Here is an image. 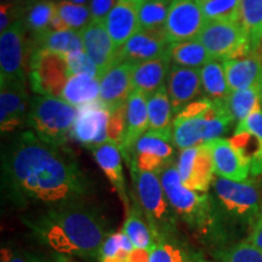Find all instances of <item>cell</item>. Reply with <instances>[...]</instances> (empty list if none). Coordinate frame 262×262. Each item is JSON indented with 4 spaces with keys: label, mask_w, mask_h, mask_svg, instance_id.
Instances as JSON below:
<instances>
[{
    "label": "cell",
    "mask_w": 262,
    "mask_h": 262,
    "mask_svg": "<svg viewBox=\"0 0 262 262\" xmlns=\"http://www.w3.org/2000/svg\"><path fill=\"white\" fill-rule=\"evenodd\" d=\"M66 60H67L71 75H89L97 79L100 77L96 63L85 50L66 55Z\"/></svg>",
    "instance_id": "43"
},
{
    "label": "cell",
    "mask_w": 262,
    "mask_h": 262,
    "mask_svg": "<svg viewBox=\"0 0 262 262\" xmlns=\"http://www.w3.org/2000/svg\"><path fill=\"white\" fill-rule=\"evenodd\" d=\"M22 220L39 243L67 257L98 261L101 247L111 234L103 216L85 201L45 208Z\"/></svg>",
    "instance_id": "2"
},
{
    "label": "cell",
    "mask_w": 262,
    "mask_h": 262,
    "mask_svg": "<svg viewBox=\"0 0 262 262\" xmlns=\"http://www.w3.org/2000/svg\"><path fill=\"white\" fill-rule=\"evenodd\" d=\"M117 0H90L89 10L94 21L104 22V19L116 5Z\"/></svg>",
    "instance_id": "44"
},
{
    "label": "cell",
    "mask_w": 262,
    "mask_h": 262,
    "mask_svg": "<svg viewBox=\"0 0 262 262\" xmlns=\"http://www.w3.org/2000/svg\"><path fill=\"white\" fill-rule=\"evenodd\" d=\"M78 110L79 113L71 131L72 139L90 149L108 142L110 111L103 106L101 100L85 104Z\"/></svg>",
    "instance_id": "13"
},
{
    "label": "cell",
    "mask_w": 262,
    "mask_h": 262,
    "mask_svg": "<svg viewBox=\"0 0 262 262\" xmlns=\"http://www.w3.org/2000/svg\"><path fill=\"white\" fill-rule=\"evenodd\" d=\"M133 66L117 62L100 79V100L108 111L126 104L134 89Z\"/></svg>",
    "instance_id": "16"
},
{
    "label": "cell",
    "mask_w": 262,
    "mask_h": 262,
    "mask_svg": "<svg viewBox=\"0 0 262 262\" xmlns=\"http://www.w3.org/2000/svg\"><path fill=\"white\" fill-rule=\"evenodd\" d=\"M57 15L60 16L68 29L81 32L91 22V14L89 8L85 5L62 0L57 3Z\"/></svg>",
    "instance_id": "40"
},
{
    "label": "cell",
    "mask_w": 262,
    "mask_h": 262,
    "mask_svg": "<svg viewBox=\"0 0 262 262\" xmlns=\"http://www.w3.org/2000/svg\"><path fill=\"white\" fill-rule=\"evenodd\" d=\"M205 24L198 0H172L165 25L166 35L170 42L193 40Z\"/></svg>",
    "instance_id": "12"
},
{
    "label": "cell",
    "mask_w": 262,
    "mask_h": 262,
    "mask_svg": "<svg viewBox=\"0 0 262 262\" xmlns=\"http://www.w3.org/2000/svg\"><path fill=\"white\" fill-rule=\"evenodd\" d=\"M209 110L198 116L187 118L175 117V119L172 120V142L179 149L183 150L206 145Z\"/></svg>",
    "instance_id": "25"
},
{
    "label": "cell",
    "mask_w": 262,
    "mask_h": 262,
    "mask_svg": "<svg viewBox=\"0 0 262 262\" xmlns=\"http://www.w3.org/2000/svg\"><path fill=\"white\" fill-rule=\"evenodd\" d=\"M235 149L250 164V173H262V110L251 113L237 124L233 136L229 139Z\"/></svg>",
    "instance_id": "14"
},
{
    "label": "cell",
    "mask_w": 262,
    "mask_h": 262,
    "mask_svg": "<svg viewBox=\"0 0 262 262\" xmlns=\"http://www.w3.org/2000/svg\"><path fill=\"white\" fill-rule=\"evenodd\" d=\"M135 203L140 206L157 242L181 241L178 215L173 211L157 172L142 171L129 165Z\"/></svg>",
    "instance_id": "5"
},
{
    "label": "cell",
    "mask_w": 262,
    "mask_h": 262,
    "mask_svg": "<svg viewBox=\"0 0 262 262\" xmlns=\"http://www.w3.org/2000/svg\"><path fill=\"white\" fill-rule=\"evenodd\" d=\"M3 187L18 206L44 208L85 201L91 182L66 148L41 141L33 131L19 134L3 155Z\"/></svg>",
    "instance_id": "1"
},
{
    "label": "cell",
    "mask_w": 262,
    "mask_h": 262,
    "mask_svg": "<svg viewBox=\"0 0 262 262\" xmlns=\"http://www.w3.org/2000/svg\"><path fill=\"white\" fill-rule=\"evenodd\" d=\"M17 9L14 4H2L0 8V32H4L14 22L18 21Z\"/></svg>",
    "instance_id": "45"
},
{
    "label": "cell",
    "mask_w": 262,
    "mask_h": 262,
    "mask_svg": "<svg viewBox=\"0 0 262 262\" xmlns=\"http://www.w3.org/2000/svg\"><path fill=\"white\" fill-rule=\"evenodd\" d=\"M97 165L102 170L108 181L116 189L120 201H122L125 212L130 211V199L127 195L125 178H124L123 164H122V152L117 145L112 142H106L102 145L95 147L91 149Z\"/></svg>",
    "instance_id": "22"
},
{
    "label": "cell",
    "mask_w": 262,
    "mask_h": 262,
    "mask_svg": "<svg viewBox=\"0 0 262 262\" xmlns=\"http://www.w3.org/2000/svg\"><path fill=\"white\" fill-rule=\"evenodd\" d=\"M169 55L175 64L187 68H196V70L212 60L206 49L195 39L171 42L169 48Z\"/></svg>",
    "instance_id": "32"
},
{
    "label": "cell",
    "mask_w": 262,
    "mask_h": 262,
    "mask_svg": "<svg viewBox=\"0 0 262 262\" xmlns=\"http://www.w3.org/2000/svg\"><path fill=\"white\" fill-rule=\"evenodd\" d=\"M231 91L262 89V58L257 52L222 60Z\"/></svg>",
    "instance_id": "19"
},
{
    "label": "cell",
    "mask_w": 262,
    "mask_h": 262,
    "mask_svg": "<svg viewBox=\"0 0 262 262\" xmlns=\"http://www.w3.org/2000/svg\"><path fill=\"white\" fill-rule=\"evenodd\" d=\"M57 14V4L51 0H39L29 6L24 24L34 37L50 29L52 18Z\"/></svg>",
    "instance_id": "36"
},
{
    "label": "cell",
    "mask_w": 262,
    "mask_h": 262,
    "mask_svg": "<svg viewBox=\"0 0 262 262\" xmlns=\"http://www.w3.org/2000/svg\"><path fill=\"white\" fill-rule=\"evenodd\" d=\"M80 33L84 41V50L96 63L100 74L98 79H101V77L117 63L118 49L108 34L104 22L91 19L90 24Z\"/></svg>",
    "instance_id": "17"
},
{
    "label": "cell",
    "mask_w": 262,
    "mask_h": 262,
    "mask_svg": "<svg viewBox=\"0 0 262 262\" xmlns=\"http://www.w3.org/2000/svg\"><path fill=\"white\" fill-rule=\"evenodd\" d=\"M211 198L216 215L228 239L249 235L262 212L261 192L257 183L254 180L237 182L217 178L212 182Z\"/></svg>",
    "instance_id": "4"
},
{
    "label": "cell",
    "mask_w": 262,
    "mask_h": 262,
    "mask_svg": "<svg viewBox=\"0 0 262 262\" xmlns=\"http://www.w3.org/2000/svg\"><path fill=\"white\" fill-rule=\"evenodd\" d=\"M147 110L149 131L172 139V107L165 85L149 95Z\"/></svg>",
    "instance_id": "27"
},
{
    "label": "cell",
    "mask_w": 262,
    "mask_h": 262,
    "mask_svg": "<svg viewBox=\"0 0 262 262\" xmlns=\"http://www.w3.org/2000/svg\"><path fill=\"white\" fill-rule=\"evenodd\" d=\"M35 49H47L60 54L68 55L73 52L84 51V41L81 33L66 29V31H49L35 37Z\"/></svg>",
    "instance_id": "31"
},
{
    "label": "cell",
    "mask_w": 262,
    "mask_h": 262,
    "mask_svg": "<svg viewBox=\"0 0 262 262\" xmlns=\"http://www.w3.org/2000/svg\"><path fill=\"white\" fill-rule=\"evenodd\" d=\"M22 19L0 35V80H26L34 42L28 40Z\"/></svg>",
    "instance_id": "9"
},
{
    "label": "cell",
    "mask_w": 262,
    "mask_h": 262,
    "mask_svg": "<svg viewBox=\"0 0 262 262\" xmlns=\"http://www.w3.org/2000/svg\"><path fill=\"white\" fill-rule=\"evenodd\" d=\"M0 129L8 134L24 123L31 101L26 80H0Z\"/></svg>",
    "instance_id": "15"
},
{
    "label": "cell",
    "mask_w": 262,
    "mask_h": 262,
    "mask_svg": "<svg viewBox=\"0 0 262 262\" xmlns=\"http://www.w3.org/2000/svg\"><path fill=\"white\" fill-rule=\"evenodd\" d=\"M245 241H248L249 243H251L262 250V212L260 217H258L256 225H255L254 228L251 229V232L249 233L248 237L245 238Z\"/></svg>",
    "instance_id": "47"
},
{
    "label": "cell",
    "mask_w": 262,
    "mask_h": 262,
    "mask_svg": "<svg viewBox=\"0 0 262 262\" xmlns=\"http://www.w3.org/2000/svg\"><path fill=\"white\" fill-rule=\"evenodd\" d=\"M158 175L173 211L203 243L220 245L228 241L215 212L211 194L186 188L173 160L160 170Z\"/></svg>",
    "instance_id": "3"
},
{
    "label": "cell",
    "mask_w": 262,
    "mask_h": 262,
    "mask_svg": "<svg viewBox=\"0 0 262 262\" xmlns=\"http://www.w3.org/2000/svg\"><path fill=\"white\" fill-rule=\"evenodd\" d=\"M148 95L139 89H134L126 102V127L124 142L120 150L125 156L141 136L148 129V110H147Z\"/></svg>",
    "instance_id": "24"
},
{
    "label": "cell",
    "mask_w": 262,
    "mask_h": 262,
    "mask_svg": "<svg viewBox=\"0 0 262 262\" xmlns=\"http://www.w3.org/2000/svg\"><path fill=\"white\" fill-rule=\"evenodd\" d=\"M225 101L234 123L239 124L251 113L262 110V89L231 91Z\"/></svg>",
    "instance_id": "33"
},
{
    "label": "cell",
    "mask_w": 262,
    "mask_h": 262,
    "mask_svg": "<svg viewBox=\"0 0 262 262\" xmlns=\"http://www.w3.org/2000/svg\"><path fill=\"white\" fill-rule=\"evenodd\" d=\"M79 110L63 98L37 95L31 100L27 124L44 142L66 148Z\"/></svg>",
    "instance_id": "6"
},
{
    "label": "cell",
    "mask_w": 262,
    "mask_h": 262,
    "mask_svg": "<svg viewBox=\"0 0 262 262\" xmlns=\"http://www.w3.org/2000/svg\"><path fill=\"white\" fill-rule=\"evenodd\" d=\"M61 98L80 108L100 100V79L89 75H71Z\"/></svg>",
    "instance_id": "29"
},
{
    "label": "cell",
    "mask_w": 262,
    "mask_h": 262,
    "mask_svg": "<svg viewBox=\"0 0 262 262\" xmlns=\"http://www.w3.org/2000/svg\"><path fill=\"white\" fill-rule=\"evenodd\" d=\"M171 42L143 32H137L118 51L117 62L137 64L169 54Z\"/></svg>",
    "instance_id": "23"
},
{
    "label": "cell",
    "mask_w": 262,
    "mask_h": 262,
    "mask_svg": "<svg viewBox=\"0 0 262 262\" xmlns=\"http://www.w3.org/2000/svg\"><path fill=\"white\" fill-rule=\"evenodd\" d=\"M141 0H117L104 19V26L118 51L139 32V8Z\"/></svg>",
    "instance_id": "20"
},
{
    "label": "cell",
    "mask_w": 262,
    "mask_h": 262,
    "mask_svg": "<svg viewBox=\"0 0 262 262\" xmlns=\"http://www.w3.org/2000/svg\"><path fill=\"white\" fill-rule=\"evenodd\" d=\"M70 78L66 55L47 49H34L29 61V83L33 93L61 97Z\"/></svg>",
    "instance_id": "7"
},
{
    "label": "cell",
    "mask_w": 262,
    "mask_h": 262,
    "mask_svg": "<svg viewBox=\"0 0 262 262\" xmlns=\"http://www.w3.org/2000/svg\"><path fill=\"white\" fill-rule=\"evenodd\" d=\"M31 255L32 262H74L71 260V257L63 256V255L54 254L51 256H42V255Z\"/></svg>",
    "instance_id": "48"
},
{
    "label": "cell",
    "mask_w": 262,
    "mask_h": 262,
    "mask_svg": "<svg viewBox=\"0 0 262 262\" xmlns=\"http://www.w3.org/2000/svg\"><path fill=\"white\" fill-rule=\"evenodd\" d=\"M148 262H199V258L181 241H163L152 248Z\"/></svg>",
    "instance_id": "38"
},
{
    "label": "cell",
    "mask_w": 262,
    "mask_h": 262,
    "mask_svg": "<svg viewBox=\"0 0 262 262\" xmlns=\"http://www.w3.org/2000/svg\"><path fill=\"white\" fill-rule=\"evenodd\" d=\"M206 22H241L242 0H198Z\"/></svg>",
    "instance_id": "39"
},
{
    "label": "cell",
    "mask_w": 262,
    "mask_h": 262,
    "mask_svg": "<svg viewBox=\"0 0 262 262\" xmlns=\"http://www.w3.org/2000/svg\"><path fill=\"white\" fill-rule=\"evenodd\" d=\"M171 141L170 137L147 131L137 140L130 152L123 157L127 165H134L142 171L158 173L173 160V148L170 143Z\"/></svg>",
    "instance_id": "11"
},
{
    "label": "cell",
    "mask_w": 262,
    "mask_h": 262,
    "mask_svg": "<svg viewBox=\"0 0 262 262\" xmlns=\"http://www.w3.org/2000/svg\"><path fill=\"white\" fill-rule=\"evenodd\" d=\"M176 166L182 185L191 191L206 193L214 182L215 165L209 143L181 150Z\"/></svg>",
    "instance_id": "10"
},
{
    "label": "cell",
    "mask_w": 262,
    "mask_h": 262,
    "mask_svg": "<svg viewBox=\"0 0 262 262\" xmlns=\"http://www.w3.org/2000/svg\"><path fill=\"white\" fill-rule=\"evenodd\" d=\"M214 60H227L250 54L248 34L241 22L210 21L195 38Z\"/></svg>",
    "instance_id": "8"
},
{
    "label": "cell",
    "mask_w": 262,
    "mask_h": 262,
    "mask_svg": "<svg viewBox=\"0 0 262 262\" xmlns=\"http://www.w3.org/2000/svg\"><path fill=\"white\" fill-rule=\"evenodd\" d=\"M122 231L129 237L136 250L146 251L149 254L152 248L155 247L156 241L148 222H147L145 215L136 203L131 205L130 211L126 214Z\"/></svg>",
    "instance_id": "30"
},
{
    "label": "cell",
    "mask_w": 262,
    "mask_h": 262,
    "mask_svg": "<svg viewBox=\"0 0 262 262\" xmlns=\"http://www.w3.org/2000/svg\"><path fill=\"white\" fill-rule=\"evenodd\" d=\"M67 2L74 3V4H79V5H84L85 3H88L89 0H67Z\"/></svg>",
    "instance_id": "49"
},
{
    "label": "cell",
    "mask_w": 262,
    "mask_h": 262,
    "mask_svg": "<svg viewBox=\"0 0 262 262\" xmlns=\"http://www.w3.org/2000/svg\"><path fill=\"white\" fill-rule=\"evenodd\" d=\"M134 248L129 237L123 231L111 233L101 247L98 261L100 262H131Z\"/></svg>",
    "instance_id": "37"
},
{
    "label": "cell",
    "mask_w": 262,
    "mask_h": 262,
    "mask_svg": "<svg viewBox=\"0 0 262 262\" xmlns=\"http://www.w3.org/2000/svg\"><path fill=\"white\" fill-rule=\"evenodd\" d=\"M166 84L172 112L178 114L201 95L203 88L201 71L173 63L170 67Z\"/></svg>",
    "instance_id": "18"
},
{
    "label": "cell",
    "mask_w": 262,
    "mask_h": 262,
    "mask_svg": "<svg viewBox=\"0 0 262 262\" xmlns=\"http://www.w3.org/2000/svg\"><path fill=\"white\" fill-rule=\"evenodd\" d=\"M214 158L215 173L219 178L231 181H247L250 175V164L237 149L229 139H217L209 143Z\"/></svg>",
    "instance_id": "21"
},
{
    "label": "cell",
    "mask_w": 262,
    "mask_h": 262,
    "mask_svg": "<svg viewBox=\"0 0 262 262\" xmlns=\"http://www.w3.org/2000/svg\"><path fill=\"white\" fill-rule=\"evenodd\" d=\"M170 5L171 2L141 0L139 8V31L169 41L165 25Z\"/></svg>",
    "instance_id": "28"
},
{
    "label": "cell",
    "mask_w": 262,
    "mask_h": 262,
    "mask_svg": "<svg viewBox=\"0 0 262 262\" xmlns=\"http://www.w3.org/2000/svg\"><path fill=\"white\" fill-rule=\"evenodd\" d=\"M170 55L141 62L133 66V83L135 89L147 95L155 94L164 85L166 75L170 72Z\"/></svg>",
    "instance_id": "26"
},
{
    "label": "cell",
    "mask_w": 262,
    "mask_h": 262,
    "mask_svg": "<svg viewBox=\"0 0 262 262\" xmlns=\"http://www.w3.org/2000/svg\"><path fill=\"white\" fill-rule=\"evenodd\" d=\"M220 262H262V250L249 243L242 241L220 251Z\"/></svg>",
    "instance_id": "41"
},
{
    "label": "cell",
    "mask_w": 262,
    "mask_h": 262,
    "mask_svg": "<svg viewBox=\"0 0 262 262\" xmlns=\"http://www.w3.org/2000/svg\"><path fill=\"white\" fill-rule=\"evenodd\" d=\"M126 127V104L110 111V119H108L107 135L108 142H112L122 148L125 136Z\"/></svg>",
    "instance_id": "42"
},
{
    "label": "cell",
    "mask_w": 262,
    "mask_h": 262,
    "mask_svg": "<svg viewBox=\"0 0 262 262\" xmlns=\"http://www.w3.org/2000/svg\"><path fill=\"white\" fill-rule=\"evenodd\" d=\"M162 2H172V0H162Z\"/></svg>",
    "instance_id": "50"
},
{
    "label": "cell",
    "mask_w": 262,
    "mask_h": 262,
    "mask_svg": "<svg viewBox=\"0 0 262 262\" xmlns=\"http://www.w3.org/2000/svg\"><path fill=\"white\" fill-rule=\"evenodd\" d=\"M201 78L203 90L206 97L210 100H225L231 93L221 60L212 58L211 61L203 66Z\"/></svg>",
    "instance_id": "34"
},
{
    "label": "cell",
    "mask_w": 262,
    "mask_h": 262,
    "mask_svg": "<svg viewBox=\"0 0 262 262\" xmlns=\"http://www.w3.org/2000/svg\"><path fill=\"white\" fill-rule=\"evenodd\" d=\"M0 262H32L28 253L16 250V249L3 247L0 251Z\"/></svg>",
    "instance_id": "46"
},
{
    "label": "cell",
    "mask_w": 262,
    "mask_h": 262,
    "mask_svg": "<svg viewBox=\"0 0 262 262\" xmlns=\"http://www.w3.org/2000/svg\"><path fill=\"white\" fill-rule=\"evenodd\" d=\"M241 24L248 34L251 52H257L262 40V0H242Z\"/></svg>",
    "instance_id": "35"
}]
</instances>
